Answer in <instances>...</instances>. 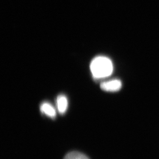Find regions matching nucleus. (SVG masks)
Segmentation results:
<instances>
[{
    "label": "nucleus",
    "mask_w": 159,
    "mask_h": 159,
    "mask_svg": "<svg viewBox=\"0 0 159 159\" xmlns=\"http://www.w3.org/2000/svg\"><path fill=\"white\" fill-rule=\"evenodd\" d=\"M40 110L42 113L52 119H54L56 116V112L55 108L48 102H43L41 105Z\"/></svg>",
    "instance_id": "nucleus-4"
},
{
    "label": "nucleus",
    "mask_w": 159,
    "mask_h": 159,
    "mask_svg": "<svg viewBox=\"0 0 159 159\" xmlns=\"http://www.w3.org/2000/svg\"><path fill=\"white\" fill-rule=\"evenodd\" d=\"M122 84L119 80H113L102 82L101 84V88L103 91L110 92L119 91L122 88Z\"/></svg>",
    "instance_id": "nucleus-2"
},
{
    "label": "nucleus",
    "mask_w": 159,
    "mask_h": 159,
    "mask_svg": "<svg viewBox=\"0 0 159 159\" xmlns=\"http://www.w3.org/2000/svg\"><path fill=\"white\" fill-rule=\"evenodd\" d=\"M112 62L110 59L98 56L93 59L90 64V70L95 78L101 79L109 76L112 73Z\"/></svg>",
    "instance_id": "nucleus-1"
},
{
    "label": "nucleus",
    "mask_w": 159,
    "mask_h": 159,
    "mask_svg": "<svg viewBox=\"0 0 159 159\" xmlns=\"http://www.w3.org/2000/svg\"><path fill=\"white\" fill-rule=\"evenodd\" d=\"M63 159H90L87 156L79 152H73L68 153Z\"/></svg>",
    "instance_id": "nucleus-5"
},
{
    "label": "nucleus",
    "mask_w": 159,
    "mask_h": 159,
    "mask_svg": "<svg viewBox=\"0 0 159 159\" xmlns=\"http://www.w3.org/2000/svg\"><path fill=\"white\" fill-rule=\"evenodd\" d=\"M56 105L59 113L61 114L65 113L68 107V99L66 96L62 94L59 95L56 100Z\"/></svg>",
    "instance_id": "nucleus-3"
}]
</instances>
